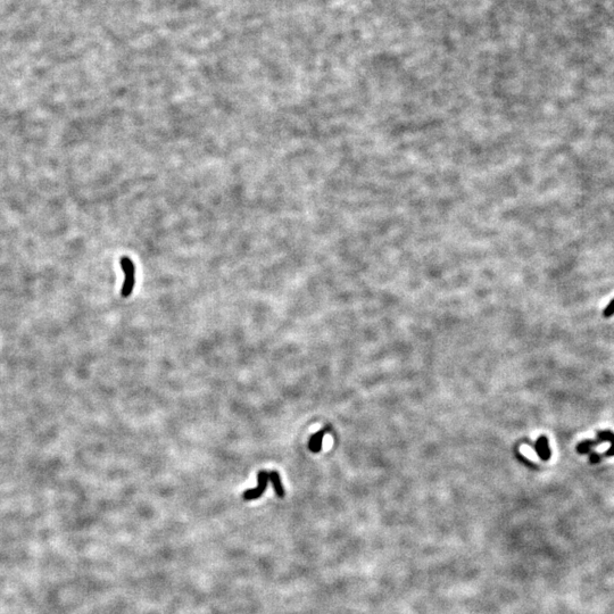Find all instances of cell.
<instances>
[{
	"instance_id": "5",
	"label": "cell",
	"mask_w": 614,
	"mask_h": 614,
	"mask_svg": "<svg viewBox=\"0 0 614 614\" xmlns=\"http://www.w3.org/2000/svg\"><path fill=\"white\" fill-rule=\"evenodd\" d=\"M324 434L325 432L323 430L318 431L316 434H314L311 438H309L308 448L313 452V453H319V452L322 450L323 437H324Z\"/></svg>"
},
{
	"instance_id": "4",
	"label": "cell",
	"mask_w": 614,
	"mask_h": 614,
	"mask_svg": "<svg viewBox=\"0 0 614 614\" xmlns=\"http://www.w3.org/2000/svg\"><path fill=\"white\" fill-rule=\"evenodd\" d=\"M269 479L271 483L273 485V489H275L276 496L280 498L285 497V488L282 486L281 483V478H280V474L276 471H271L269 473Z\"/></svg>"
},
{
	"instance_id": "3",
	"label": "cell",
	"mask_w": 614,
	"mask_h": 614,
	"mask_svg": "<svg viewBox=\"0 0 614 614\" xmlns=\"http://www.w3.org/2000/svg\"><path fill=\"white\" fill-rule=\"evenodd\" d=\"M536 452L537 454L539 455V457L541 460L547 461L549 460L550 457V450H549V439L544 436L538 439L536 442Z\"/></svg>"
},
{
	"instance_id": "1",
	"label": "cell",
	"mask_w": 614,
	"mask_h": 614,
	"mask_svg": "<svg viewBox=\"0 0 614 614\" xmlns=\"http://www.w3.org/2000/svg\"><path fill=\"white\" fill-rule=\"evenodd\" d=\"M121 267L124 273V282L121 289V296L123 298H128L131 296L135 285V266L131 259L123 256L121 259Z\"/></svg>"
},
{
	"instance_id": "7",
	"label": "cell",
	"mask_w": 614,
	"mask_h": 614,
	"mask_svg": "<svg viewBox=\"0 0 614 614\" xmlns=\"http://www.w3.org/2000/svg\"><path fill=\"white\" fill-rule=\"evenodd\" d=\"M613 314H614V299L611 300L609 305H607L605 311H604V316H605V318H610V316H612Z\"/></svg>"
},
{
	"instance_id": "2",
	"label": "cell",
	"mask_w": 614,
	"mask_h": 614,
	"mask_svg": "<svg viewBox=\"0 0 614 614\" xmlns=\"http://www.w3.org/2000/svg\"><path fill=\"white\" fill-rule=\"evenodd\" d=\"M257 480H259V485H257V487L253 488V489L246 490L245 493L242 494V498L245 501H254L262 496V495L264 494V491L266 490L267 485H269V481H270L269 472H266V471L259 472Z\"/></svg>"
},
{
	"instance_id": "8",
	"label": "cell",
	"mask_w": 614,
	"mask_h": 614,
	"mask_svg": "<svg viewBox=\"0 0 614 614\" xmlns=\"http://www.w3.org/2000/svg\"><path fill=\"white\" fill-rule=\"evenodd\" d=\"M600 458H602V455H600V454L592 453V454H590V457H589L590 463H598V462L600 461Z\"/></svg>"
},
{
	"instance_id": "6",
	"label": "cell",
	"mask_w": 614,
	"mask_h": 614,
	"mask_svg": "<svg viewBox=\"0 0 614 614\" xmlns=\"http://www.w3.org/2000/svg\"><path fill=\"white\" fill-rule=\"evenodd\" d=\"M597 439H599V440H602L603 442H605V441L612 442V447H611L610 450L606 452V453L602 454V457L603 456H606V457L614 456V434H613V432L609 431V430L602 431V432H600V431L597 432Z\"/></svg>"
}]
</instances>
